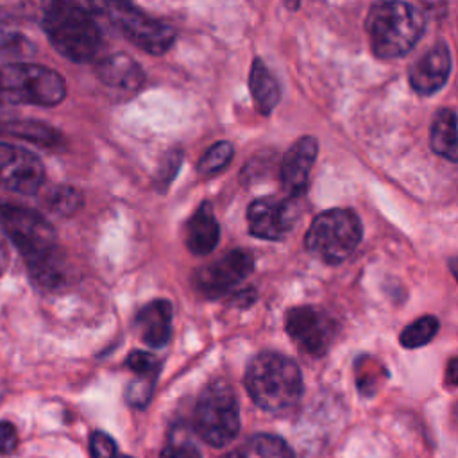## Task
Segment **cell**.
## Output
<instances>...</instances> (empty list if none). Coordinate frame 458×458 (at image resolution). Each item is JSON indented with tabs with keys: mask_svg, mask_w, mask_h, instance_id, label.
I'll list each match as a JSON object with an SVG mask.
<instances>
[{
	"mask_svg": "<svg viewBox=\"0 0 458 458\" xmlns=\"http://www.w3.org/2000/svg\"><path fill=\"white\" fill-rule=\"evenodd\" d=\"M0 227L25 258L29 274L41 288L64 283V256L57 247L55 231L38 211L0 200Z\"/></svg>",
	"mask_w": 458,
	"mask_h": 458,
	"instance_id": "6da1fadb",
	"label": "cell"
},
{
	"mask_svg": "<svg viewBox=\"0 0 458 458\" xmlns=\"http://www.w3.org/2000/svg\"><path fill=\"white\" fill-rule=\"evenodd\" d=\"M245 388L261 410L283 413L299 403L302 374L292 358L265 351L250 360L245 372Z\"/></svg>",
	"mask_w": 458,
	"mask_h": 458,
	"instance_id": "7a4b0ae2",
	"label": "cell"
},
{
	"mask_svg": "<svg viewBox=\"0 0 458 458\" xmlns=\"http://www.w3.org/2000/svg\"><path fill=\"white\" fill-rule=\"evenodd\" d=\"M43 29L54 48L73 63H89L102 48L97 21L75 2L48 4L43 13Z\"/></svg>",
	"mask_w": 458,
	"mask_h": 458,
	"instance_id": "3957f363",
	"label": "cell"
},
{
	"mask_svg": "<svg viewBox=\"0 0 458 458\" xmlns=\"http://www.w3.org/2000/svg\"><path fill=\"white\" fill-rule=\"evenodd\" d=\"M424 14L406 2H377L365 20L370 48L383 59L408 54L424 34Z\"/></svg>",
	"mask_w": 458,
	"mask_h": 458,
	"instance_id": "277c9868",
	"label": "cell"
},
{
	"mask_svg": "<svg viewBox=\"0 0 458 458\" xmlns=\"http://www.w3.org/2000/svg\"><path fill=\"white\" fill-rule=\"evenodd\" d=\"M66 95L63 77L47 66L13 63L0 66V104L57 106Z\"/></svg>",
	"mask_w": 458,
	"mask_h": 458,
	"instance_id": "5b68a950",
	"label": "cell"
},
{
	"mask_svg": "<svg viewBox=\"0 0 458 458\" xmlns=\"http://www.w3.org/2000/svg\"><path fill=\"white\" fill-rule=\"evenodd\" d=\"M304 242L310 254L327 265H338L361 242V222L351 209H327L313 218Z\"/></svg>",
	"mask_w": 458,
	"mask_h": 458,
	"instance_id": "8992f818",
	"label": "cell"
},
{
	"mask_svg": "<svg viewBox=\"0 0 458 458\" xmlns=\"http://www.w3.org/2000/svg\"><path fill=\"white\" fill-rule=\"evenodd\" d=\"M193 428L213 447H224L236 438L240 410L229 383L216 379L200 392L193 411Z\"/></svg>",
	"mask_w": 458,
	"mask_h": 458,
	"instance_id": "52a82bcc",
	"label": "cell"
},
{
	"mask_svg": "<svg viewBox=\"0 0 458 458\" xmlns=\"http://www.w3.org/2000/svg\"><path fill=\"white\" fill-rule=\"evenodd\" d=\"M98 7L131 43L148 54L166 52L175 39V32L170 25L148 16L129 2H104L98 4Z\"/></svg>",
	"mask_w": 458,
	"mask_h": 458,
	"instance_id": "ba28073f",
	"label": "cell"
},
{
	"mask_svg": "<svg viewBox=\"0 0 458 458\" xmlns=\"http://www.w3.org/2000/svg\"><path fill=\"white\" fill-rule=\"evenodd\" d=\"M284 327L297 347L313 358L324 356L336 335L333 317L317 306H297L288 310Z\"/></svg>",
	"mask_w": 458,
	"mask_h": 458,
	"instance_id": "9c48e42d",
	"label": "cell"
},
{
	"mask_svg": "<svg viewBox=\"0 0 458 458\" xmlns=\"http://www.w3.org/2000/svg\"><path fill=\"white\" fill-rule=\"evenodd\" d=\"M252 254L243 249H234L224 258L197 268L193 274V284L202 295L216 299L238 286L252 272Z\"/></svg>",
	"mask_w": 458,
	"mask_h": 458,
	"instance_id": "30bf717a",
	"label": "cell"
},
{
	"mask_svg": "<svg viewBox=\"0 0 458 458\" xmlns=\"http://www.w3.org/2000/svg\"><path fill=\"white\" fill-rule=\"evenodd\" d=\"M45 179V168L39 157L30 150L0 141V186L23 195L39 190Z\"/></svg>",
	"mask_w": 458,
	"mask_h": 458,
	"instance_id": "8fae6325",
	"label": "cell"
},
{
	"mask_svg": "<svg viewBox=\"0 0 458 458\" xmlns=\"http://www.w3.org/2000/svg\"><path fill=\"white\" fill-rule=\"evenodd\" d=\"M249 233L261 240L284 238L295 222L292 202L276 197L256 199L247 209Z\"/></svg>",
	"mask_w": 458,
	"mask_h": 458,
	"instance_id": "7c38bea8",
	"label": "cell"
},
{
	"mask_svg": "<svg viewBox=\"0 0 458 458\" xmlns=\"http://www.w3.org/2000/svg\"><path fill=\"white\" fill-rule=\"evenodd\" d=\"M317 140L313 136L299 138L284 154L281 163V182L290 197H299L308 188L311 166L317 157Z\"/></svg>",
	"mask_w": 458,
	"mask_h": 458,
	"instance_id": "4fadbf2b",
	"label": "cell"
},
{
	"mask_svg": "<svg viewBox=\"0 0 458 458\" xmlns=\"http://www.w3.org/2000/svg\"><path fill=\"white\" fill-rule=\"evenodd\" d=\"M451 52L445 41L435 43L410 68V84L419 95L437 93L449 79Z\"/></svg>",
	"mask_w": 458,
	"mask_h": 458,
	"instance_id": "5bb4252c",
	"label": "cell"
},
{
	"mask_svg": "<svg viewBox=\"0 0 458 458\" xmlns=\"http://www.w3.org/2000/svg\"><path fill=\"white\" fill-rule=\"evenodd\" d=\"M172 304L166 299H156L145 304L136 315V331L150 347H163L172 335Z\"/></svg>",
	"mask_w": 458,
	"mask_h": 458,
	"instance_id": "9a60e30c",
	"label": "cell"
},
{
	"mask_svg": "<svg viewBox=\"0 0 458 458\" xmlns=\"http://www.w3.org/2000/svg\"><path fill=\"white\" fill-rule=\"evenodd\" d=\"M184 240L190 252L197 256H206L216 247L220 240V225L209 202H202L190 216L184 229Z\"/></svg>",
	"mask_w": 458,
	"mask_h": 458,
	"instance_id": "2e32d148",
	"label": "cell"
},
{
	"mask_svg": "<svg viewBox=\"0 0 458 458\" xmlns=\"http://www.w3.org/2000/svg\"><path fill=\"white\" fill-rule=\"evenodd\" d=\"M97 77L106 86L125 91H136L145 81L141 66L125 54H111L98 61Z\"/></svg>",
	"mask_w": 458,
	"mask_h": 458,
	"instance_id": "e0dca14e",
	"label": "cell"
},
{
	"mask_svg": "<svg viewBox=\"0 0 458 458\" xmlns=\"http://www.w3.org/2000/svg\"><path fill=\"white\" fill-rule=\"evenodd\" d=\"M429 145L438 156L449 161H458V118L453 109H438L433 116Z\"/></svg>",
	"mask_w": 458,
	"mask_h": 458,
	"instance_id": "ac0fdd59",
	"label": "cell"
},
{
	"mask_svg": "<svg viewBox=\"0 0 458 458\" xmlns=\"http://www.w3.org/2000/svg\"><path fill=\"white\" fill-rule=\"evenodd\" d=\"M249 88L252 93L254 106L261 114H268L281 98V88L261 59H254L250 66Z\"/></svg>",
	"mask_w": 458,
	"mask_h": 458,
	"instance_id": "d6986e66",
	"label": "cell"
},
{
	"mask_svg": "<svg viewBox=\"0 0 458 458\" xmlns=\"http://www.w3.org/2000/svg\"><path fill=\"white\" fill-rule=\"evenodd\" d=\"M231 458H295L290 445L276 435L258 433L250 437Z\"/></svg>",
	"mask_w": 458,
	"mask_h": 458,
	"instance_id": "ffe728a7",
	"label": "cell"
},
{
	"mask_svg": "<svg viewBox=\"0 0 458 458\" xmlns=\"http://www.w3.org/2000/svg\"><path fill=\"white\" fill-rule=\"evenodd\" d=\"M0 134H9L20 140H30L43 147H54V145H59L61 141V134L55 132L52 127H47L39 122H25V120L0 123Z\"/></svg>",
	"mask_w": 458,
	"mask_h": 458,
	"instance_id": "44dd1931",
	"label": "cell"
},
{
	"mask_svg": "<svg viewBox=\"0 0 458 458\" xmlns=\"http://www.w3.org/2000/svg\"><path fill=\"white\" fill-rule=\"evenodd\" d=\"M437 331H438V318L433 315H424L403 329L399 342L406 349L422 347L433 340Z\"/></svg>",
	"mask_w": 458,
	"mask_h": 458,
	"instance_id": "7402d4cb",
	"label": "cell"
},
{
	"mask_svg": "<svg viewBox=\"0 0 458 458\" xmlns=\"http://www.w3.org/2000/svg\"><path fill=\"white\" fill-rule=\"evenodd\" d=\"M234 148L229 141H216L211 145L199 161V172L202 175H215L222 172L233 159Z\"/></svg>",
	"mask_w": 458,
	"mask_h": 458,
	"instance_id": "603a6c76",
	"label": "cell"
},
{
	"mask_svg": "<svg viewBox=\"0 0 458 458\" xmlns=\"http://www.w3.org/2000/svg\"><path fill=\"white\" fill-rule=\"evenodd\" d=\"M159 372H154V374H136V379L129 385L127 388V403L134 408H140L143 410L150 397H152V390H154V383H156V377H157Z\"/></svg>",
	"mask_w": 458,
	"mask_h": 458,
	"instance_id": "cb8c5ba5",
	"label": "cell"
},
{
	"mask_svg": "<svg viewBox=\"0 0 458 458\" xmlns=\"http://www.w3.org/2000/svg\"><path fill=\"white\" fill-rule=\"evenodd\" d=\"M48 208L61 215H72L81 204V193L70 186H57L48 191Z\"/></svg>",
	"mask_w": 458,
	"mask_h": 458,
	"instance_id": "d4e9b609",
	"label": "cell"
},
{
	"mask_svg": "<svg viewBox=\"0 0 458 458\" xmlns=\"http://www.w3.org/2000/svg\"><path fill=\"white\" fill-rule=\"evenodd\" d=\"M91 458H116V442L104 431H93L89 437Z\"/></svg>",
	"mask_w": 458,
	"mask_h": 458,
	"instance_id": "484cf974",
	"label": "cell"
},
{
	"mask_svg": "<svg viewBox=\"0 0 458 458\" xmlns=\"http://www.w3.org/2000/svg\"><path fill=\"white\" fill-rule=\"evenodd\" d=\"M127 367L134 374H154V372H159L161 363H159V360H156V356H152L145 351H136V352L129 354Z\"/></svg>",
	"mask_w": 458,
	"mask_h": 458,
	"instance_id": "4316f807",
	"label": "cell"
},
{
	"mask_svg": "<svg viewBox=\"0 0 458 458\" xmlns=\"http://www.w3.org/2000/svg\"><path fill=\"white\" fill-rule=\"evenodd\" d=\"M23 45V36L11 30L7 25V16L0 13V52H20Z\"/></svg>",
	"mask_w": 458,
	"mask_h": 458,
	"instance_id": "83f0119b",
	"label": "cell"
},
{
	"mask_svg": "<svg viewBox=\"0 0 458 458\" xmlns=\"http://www.w3.org/2000/svg\"><path fill=\"white\" fill-rule=\"evenodd\" d=\"M159 458H202V454H200V451L193 444L182 440V442L168 444L161 451Z\"/></svg>",
	"mask_w": 458,
	"mask_h": 458,
	"instance_id": "f1b7e54d",
	"label": "cell"
},
{
	"mask_svg": "<svg viewBox=\"0 0 458 458\" xmlns=\"http://www.w3.org/2000/svg\"><path fill=\"white\" fill-rule=\"evenodd\" d=\"M18 445V431L7 422L0 420V454H11Z\"/></svg>",
	"mask_w": 458,
	"mask_h": 458,
	"instance_id": "f546056e",
	"label": "cell"
},
{
	"mask_svg": "<svg viewBox=\"0 0 458 458\" xmlns=\"http://www.w3.org/2000/svg\"><path fill=\"white\" fill-rule=\"evenodd\" d=\"M445 383L449 386H458V356L451 358L445 367Z\"/></svg>",
	"mask_w": 458,
	"mask_h": 458,
	"instance_id": "4dcf8cb0",
	"label": "cell"
},
{
	"mask_svg": "<svg viewBox=\"0 0 458 458\" xmlns=\"http://www.w3.org/2000/svg\"><path fill=\"white\" fill-rule=\"evenodd\" d=\"M7 263H9V258H7V250L0 245V276L5 272L7 268Z\"/></svg>",
	"mask_w": 458,
	"mask_h": 458,
	"instance_id": "1f68e13d",
	"label": "cell"
},
{
	"mask_svg": "<svg viewBox=\"0 0 458 458\" xmlns=\"http://www.w3.org/2000/svg\"><path fill=\"white\" fill-rule=\"evenodd\" d=\"M449 268H451L454 279L458 281V258H451V259H449Z\"/></svg>",
	"mask_w": 458,
	"mask_h": 458,
	"instance_id": "d6a6232c",
	"label": "cell"
},
{
	"mask_svg": "<svg viewBox=\"0 0 458 458\" xmlns=\"http://www.w3.org/2000/svg\"><path fill=\"white\" fill-rule=\"evenodd\" d=\"M120 458H131V456H120Z\"/></svg>",
	"mask_w": 458,
	"mask_h": 458,
	"instance_id": "836d02e7",
	"label": "cell"
}]
</instances>
